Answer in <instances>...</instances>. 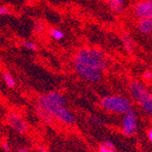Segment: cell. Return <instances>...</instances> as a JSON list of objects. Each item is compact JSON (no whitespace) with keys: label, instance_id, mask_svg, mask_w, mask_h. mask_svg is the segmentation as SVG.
<instances>
[{"label":"cell","instance_id":"8fae6325","mask_svg":"<svg viewBox=\"0 0 152 152\" xmlns=\"http://www.w3.org/2000/svg\"><path fill=\"white\" fill-rule=\"evenodd\" d=\"M46 96H48V98L50 100H52L55 103H58V104L62 105V106H66V103H67L66 98V96L62 93H60V92L51 91V92L47 93Z\"/></svg>","mask_w":152,"mask_h":152},{"label":"cell","instance_id":"484cf974","mask_svg":"<svg viewBox=\"0 0 152 152\" xmlns=\"http://www.w3.org/2000/svg\"><path fill=\"white\" fill-rule=\"evenodd\" d=\"M39 152H49V151L48 149H46V148H41Z\"/></svg>","mask_w":152,"mask_h":152},{"label":"cell","instance_id":"5bb4252c","mask_svg":"<svg viewBox=\"0 0 152 152\" xmlns=\"http://www.w3.org/2000/svg\"><path fill=\"white\" fill-rule=\"evenodd\" d=\"M49 36L54 40L59 41V40H62L65 37V33L59 28L53 27V28H50V30H49Z\"/></svg>","mask_w":152,"mask_h":152},{"label":"cell","instance_id":"d6986e66","mask_svg":"<svg viewBox=\"0 0 152 152\" xmlns=\"http://www.w3.org/2000/svg\"><path fill=\"white\" fill-rule=\"evenodd\" d=\"M9 14H10V11L7 8V7H5V6L0 7V16H7V15H9Z\"/></svg>","mask_w":152,"mask_h":152},{"label":"cell","instance_id":"8992f818","mask_svg":"<svg viewBox=\"0 0 152 152\" xmlns=\"http://www.w3.org/2000/svg\"><path fill=\"white\" fill-rule=\"evenodd\" d=\"M7 122L8 126L19 134H25L27 131V123L24 118L16 111H10L7 116Z\"/></svg>","mask_w":152,"mask_h":152},{"label":"cell","instance_id":"603a6c76","mask_svg":"<svg viewBox=\"0 0 152 152\" xmlns=\"http://www.w3.org/2000/svg\"><path fill=\"white\" fill-rule=\"evenodd\" d=\"M148 140L149 141L152 143V129H150L148 132Z\"/></svg>","mask_w":152,"mask_h":152},{"label":"cell","instance_id":"ffe728a7","mask_svg":"<svg viewBox=\"0 0 152 152\" xmlns=\"http://www.w3.org/2000/svg\"><path fill=\"white\" fill-rule=\"evenodd\" d=\"M143 78H144V80H147V81L151 80L152 79V71L145 70L144 73H143Z\"/></svg>","mask_w":152,"mask_h":152},{"label":"cell","instance_id":"277c9868","mask_svg":"<svg viewBox=\"0 0 152 152\" xmlns=\"http://www.w3.org/2000/svg\"><path fill=\"white\" fill-rule=\"evenodd\" d=\"M100 104L107 111L116 114H125L132 109L131 101L126 96L119 95L104 96L100 100Z\"/></svg>","mask_w":152,"mask_h":152},{"label":"cell","instance_id":"d4e9b609","mask_svg":"<svg viewBox=\"0 0 152 152\" xmlns=\"http://www.w3.org/2000/svg\"><path fill=\"white\" fill-rule=\"evenodd\" d=\"M18 152H29V150L26 148H18Z\"/></svg>","mask_w":152,"mask_h":152},{"label":"cell","instance_id":"4316f807","mask_svg":"<svg viewBox=\"0 0 152 152\" xmlns=\"http://www.w3.org/2000/svg\"><path fill=\"white\" fill-rule=\"evenodd\" d=\"M109 152H117V151H116L115 148H114V149H109Z\"/></svg>","mask_w":152,"mask_h":152},{"label":"cell","instance_id":"9a60e30c","mask_svg":"<svg viewBox=\"0 0 152 152\" xmlns=\"http://www.w3.org/2000/svg\"><path fill=\"white\" fill-rule=\"evenodd\" d=\"M3 79H4V82L6 83V85L10 88H15L17 85L15 78H14L8 72H6L3 74Z\"/></svg>","mask_w":152,"mask_h":152},{"label":"cell","instance_id":"7a4b0ae2","mask_svg":"<svg viewBox=\"0 0 152 152\" xmlns=\"http://www.w3.org/2000/svg\"><path fill=\"white\" fill-rule=\"evenodd\" d=\"M36 107H40L46 111L50 117L53 118L54 120H58L65 125L73 126L76 123V117L66 108V106L59 105L50 100L48 96L45 95L40 96L36 102Z\"/></svg>","mask_w":152,"mask_h":152},{"label":"cell","instance_id":"52a82bcc","mask_svg":"<svg viewBox=\"0 0 152 152\" xmlns=\"http://www.w3.org/2000/svg\"><path fill=\"white\" fill-rule=\"evenodd\" d=\"M121 129L122 132L126 136H132L136 133L137 129V114L133 109H130L127 113L123 114Z\"/></svg>","mask_w":152,"mask_h":152},{"label":"cell","instance_id":"83f0119b","mask_svg":"<svg viewBox=\"0 0 152 152\" xmlns=\"http://www.w3.org/2000/svg\"><path fill=\"white\" fill-rule=\"evenodd\" d=\"M132 1H137V0H132Z\"/></svg>","mask_w":152,"mask_h":152},{"label":"cell","instance_id":"ba28073f","mask_svg":"<svg viewBox=\"0 0 152 152\" xmlns=\"http://www.w3.org/2000/svg\"><path fill=\"white\" fill-rule=\"evenodd\" d=\"M134 15L137 19L152 18V0H142L134 7Z\"/></svg>","mask_w":152,"mask_h":152},{"label":"cell","instance_id":"7402d4cb","mask_svg":"<svg viewBox=\"0 0 152 152\" xmlns=\"http://www.w3.org/2000/svg\"><path fill=\"white\" fill-rule=\"evenodd\" d=\"M2 148H3V149L6 151V152H10L11 151V148H10V145H9V143L8 142H3L2 143Z\"/></svg>","mask_w":152,"mask_h":152},{"label":"cell","instance_id":"44dd1931","mask_svg":"<svg viewBox=\"0 0 152 152\" xmlns=\"http://www.w3.org/2000/svg\"><path fill=\"white\" fill-rule=\"evenodd\" d=\"M102 146H104L105 148H108V149H114L115 147H114V144L110 141V140H105L102 144Z\"/></svg>","mask_w":152,"mask_h":152},{"label":"cell","instance_id":"4fadbf2b","mask_svg":"<svg viewBox=\"0 0 152 152\" xmlns=\"http://www.w3.org/2000/svg\"><path fill=\"white\" fill-rule=\"evenodd\" d=\"M36 111H37V114L39 117V118L42 120L44 123H46V124H52L55 121L52 117H50L46 111H44V110L41 109L40 107H36Z\"/></svg>","mask_w":152,"mask_h":152},{"label":"cell","instance_id":"ac0fdd59","mask_svg":"<svg viewBox=\"0 0 152 152\" xmlns=\"http://www.w3.org/2000/svg\"><path fill=\"white\" fill-rule=\"evenodd\" d=\"M90 122L92 124H94V125H98V126H103V123L102 121L98 118V117H91L90 118Z\"/></svg>","mask_w":152,"mask_h":152},{"label":"cell","instance_id":"7c38bea8","mask_svg":"<svg viewBox=\"0 0 152 152\" xmlns=\"http://www.w3.org/2000/svg\"><path fill=\"white\" fill-rule=\"evenodd\" d=\"M109 8L114 13L120 14L125 8V4L127 0H107Z\"/></svg>","mask_w":152,"mask_h":152},{"label":"cell","instance_id":"30bf717a","mask_svg":"<svg viewBox=\"0 0 152 152\" xmlns=\"http://www.w3.org/2000/svg\"><path fill=\"white\" fill-rule=\"evenodd\" d=\"M121 41L124 48L126 49V51L129 54L133 53L135 50V47H136V43L134 38L131 37L130 34L125 32L121 34Z\"/></svg>","mask_w":152,"mask_h":152},{"label":"cell","instance_id":"2e32d148","mask_svg":"<svg viewBox=\"0 0 152 152\" xmlns=\"http://www.w3.org/2000/svg\"><path fill=\"white\" fill-rule=\"evenodd\" d=\"M45 27H46V26L42 21H37L34 24L33 30L36 34H40L45 30Z\"/></svg>","mask_w":152,"mask_h":152},{"label":"cell","instance_id":"5b68a950","mask_svg":"<svg viewBox=\"0 0 152 152\" xmlns=\"http://www.w3.org/2000/svg\"><path fill=\"white\" fill-rule=\"evenodd\" d=\"M74 69L80 78L89 83H98L102 79V72L85 66L78 63H73Z\"/></svg>","mask_w":152,"mask_h":152},{"label":"cell","instance_id":"6da1fadb","mask_svg":"<svg viewBox=\"0 0 152 152\" xmlns=\"http://www.w3.org/2000/svg\"><path fill=\"white\" fill-rule=\"evenodd\" d=\"M73 63H78L101 72H104L108 66L105 53L95 48H80L75 55Z\"/></svg>","mask_w":152,"mask_h":152},{"label":"cell","instance_id":"3957f363","mask_svg":"<svg viewBox=\"0 0 152 152\" xmlns=\"http://www.w3.org/2000/svg\"><path fill=\"white\" fill-rule=\"evenodd\" d=\"M129 91L133 99L140 104L144 111L148 115H152V93L149 92L143 83L137 80L131 81Z\"/></svg>","mask_w":152,"mask_h":152},{"label":"cell","instance_id":"cb8c5ba5","mask_svg":"<svg viewBox=\"0 0 152 152\" xmlns=\"http://www.w3.org/2000/svg\"><path fill=\"white\" fill-rule=\"evenodd\" d=\"M99 152H109V149L105 148L104 146H100L99 147Z\"/></svg>","mask_w":152,"mask_h":152},{"label":"cell","instance_id":"9c48e42d","mask_svg":"<svg viewBox=\"0 0 152 152\" xmlns=\"http://www.w3.org/2000/svg\"><path fill=\"white\" fill-rule=\"evenodd\" d=\"M137 29L143 35H148L152 32V18H142L137 19Z\"/></svg>","mask_w":152,"mask_h":152},{"label":"cell","instance_id":"e0dca14e","mask_svg":"<svg viewBox=\"0 0 152 152\" xmlns=\"http://www.w3.org/2000/svg\"><path fill=\"white\" fill-rule=\"evenodd\" d=\"M22 46L26 48V49H28L30 51H33V52H36L37 50V45L32 42V41H29V40H25L22 42Z\"/></svg>","mask_w":152,"mask_h":152}]
</instances>
